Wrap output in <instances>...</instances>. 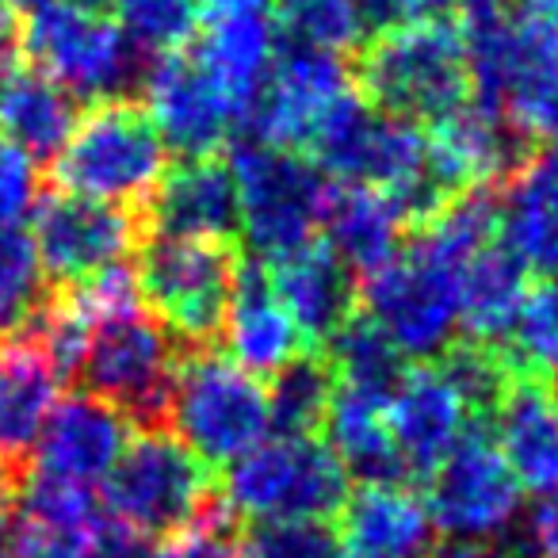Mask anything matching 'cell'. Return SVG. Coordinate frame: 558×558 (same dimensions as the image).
<instances>
[{
    "label": "cell",
    "instance_id": "obj_28",
    "mask_svg": "<svg viewBox=\"0 0 558 558\" xmlns=\"http://www.w3.org/2000/svg\"><path fill=\"white\" fill-rule=\"evenodd\" d=\"M387 405V398L349 387H337V398L329 405V451L364 486H372V482H402V486H410V474H405V463L395 448V436H390Z\"/></svg>",
    "mask_w": 558,
    "mask_h": 558
},
{
    "label": "cell",
    "instance_id": "obj_30",
    "mask_svg": "<svg viewBox=\"0 0 558 558\" xmlns=\"http://www.w3.org/2000/svg\"><path fill=\"white\" fill-rule=\"evenodd\" d=\"M318 352H326V360L333 364L337 387L364 390V395L387 398V402L410 372V360L390 344V337L364 311L352 314L341 333Z\"/></svg>",
    "mask_w": 558,
    "mask_h": 558
},
{
    "label": "cell",
    "instance_id": "obj_31",
    "mask_svg": "<svg viewBox=\"0 0 558 558\" xmlns=\"http://www.w3.org/2000/svg\"><path fill=\"white\" fill-rule=\"evenodd\" d=\"M54 295L32 233L0 226V349L32 333L43 306Z\"/></svg>",
    "mask_w": 558,
    "mask_h": 558
},
{
    "label": "cell",
    "instance_id": "obj_23",
    "mask_svg": "<svg viewBox=\"0 0 558 558\" xmlns=\"http://www.w3.org/2000/svg\"><path fill=\"white\" fill-rule=\"evenodd\" d=\"M222 341L233 364L245 367L248 375H268V379L306 352L303 333L291 322L288 306L271 291L268 268L260 260H245L241 268L230 311H226Z\"/></svg>",
    "mask_w": 558,
    "mask_h": 558
},
{
    "label": "cell",
    "instance_id": "obj_32",
    "mask_svg": "<svg viewBox=\"0 0 558 558\" xmlns=\"http://www.w3.org/2000/svg\"><path fill=\"white\" fill-rule=\"evenodd\" d=\"M271 24L276 35L288 39V47L322 50L337 58H352L367 39L356 0H276Z\"/></svg>",
    "mask_w": 558,
    "mask_h": 558
},
{
    "label": "cell",
    "instance_id": "obj_19",
    "mask_svg": "<svg viewBox=\"0 0 558 558\" xmlns=\"http://www.w3.org/2000/svg\"><path fill=\"white\" fill-rule=\"evenodd\" d=\"M238 187L222 157H184L169 165L146 207V233L238 241Z\"/></svg>",
    "mask_w": 558,
    "mask_h": 558
},
{
    "label": "cell",
    "instance_id": "obj_25",
    "mask_svg": "<svg viewBox=\"0 0 558 558\" xmlns=\"http://www.w3.org/2000/svg\"><path fill=\"white\" fill-rule=\"evenodd\" d=\"M497 238L527 271L547 283L558 279V149H535L532 161L505 184Z\"/></svg>",
    "mask_w": 558,
    "mask_h": 558
},
{
    "label": "cell",
    "instance_id": "obj_40",
    "mask_svg": "<svg viewBox=\"0 0 558 558\" xmlns=\"http://www.w3.org/2000/svg\"><path fill=\"white\" fill-rule=\"evenodd\" d=\"M532 543L539 558H558V494H547L532 517Z\"/></svg>",
    "mask_w": 558,
    "mask_h": 558
},
{
    "label": "cell",
    "instance_id": "obj_39",
    "mask_svg": "<svg viewBox=\"0 0 558 558\" xmlns=\"http://www.w3.org/2000/svg\"><path fill=\"white\" fill-rule=\"evenodd\" d=\"M356 9L367 35L390 32V27L417 20V0H356Z\"/></svg>",
    "mask_w": 558,
    "mask_h": 558
},
{
    "label": "cell",
    "instance_id": "obj_6",
    "mask_svg": "<svg viewBox=\"0 0 558 558\" xmlns=\"http://www.w3.org/2000/svg\"><path fill=\"white\" fill-rule=\"evenodd\" d=\"M245 268L238 241L161 238L146 233L138 245V295L146 311L184 349H215L222 341L226 311Z\"/></svg>",
    "mask_w": 558,
    "mask_h": 558
},
{
    "label": "cell",
    "instance_id": "obj_48",
    "mask_svg": "<svg viewBox=\"0 0 558 558\" xmlns=\"http://www.w3.org/2000/svg\"><path fill=\"white\" fill-rule=\"evenodd\" d=\"M199 4H203V0H199ZM207 4H215V0H207Z\"/></svg>",
    "mask_w": 558,
    "mask_h": 558
},
{
    "label": "cell",
    "instance_id": "obj_38",
    "mask_svg": "<svg viewBox=\"0 0 558 558\" xmlns=\"http://www.w3.org/2000/svg\"><path fill=\"white\" fill-rule=\"evenodd\" d=\"M0 558H32L27 520L16 501V489H0Z\"/></svg>",
    "mask_w": 558,
    "mask_h": 558
},
{
    "label": "cell",
    "instance_id": "obj_41",
    "mask_svg": "<svg viewBox=\"0 0 558 558\" xmlns=\"http://www.w3.org/2000/svg\"><path fill=\"white\" fill-rule=\"evenodd\" d=\"M489 4H501V0H417V16H451V20H463L478 9H489Z\"/></svg>",
    "mask_w": 558,
    "mask_h": 558
},
{
    "label": "cell",
    "instance_id": "obj_14",
    "mask_svg": "<svg viewBox=\"0 0 558 558\" xmlns=\"http://www.w3.org/2000/svg\"><path fill=\"white\" fill-rule=\"evenodd\" d=\"M142 96L165 146L180 157H215L238 126V111L195 50L157 58Z\"/></svg>",
    "mask_w": 558,
    "mask_h": 558
},
{
    "label": "cell",
    "instance_id": "obj_33",
    "mask_svg": "<svg viewBox=\"0 0 558 558\" xmlns=\"http://www.w3.org/2000/svg\"><path fill=\"white\" fill-rule=\"evenodd\" d=\"M108 12L119 32L154 62L192 47L203 24L199 0H108Z\"/></svg>",
    "mask_w": 558,
    "mask_h": 558
},
{
    "label": "cell",
    "instance_id": "obj_43",
    "mask_svg": "<svg viewBox=\"0 0 558 558\" xmlns=\"http://www.w3.org/2000/svg\"><path fill=\"white\" fill-rule=\"evenodd\" d=\"M20 54V24L9 0H0V65Z\"/></svg>",
    "mask_w": 558,
    "mask_h": 558
},
{
    "label": "cell",
    "instance_id": "obj_8",
    "mask_svg": "<svg viewBox=\"0 0 558 558\" xmlns=\"http://www.w3.org/2000/svg\"><path fill=\"white\" fill-rule=\"evenodd\" d=\"M184 352L177 337L138 303L96 314L77 375L88 395L116 405L134 428H165Z\"/></svg>",
    "mask_w": 558,
    "mask_h": 558
},
{
    "label": "cell",
    "instance_id": "obj_11",
    "mask_svg": "<svg viewBox=\"0 0 558 558\" xmlns=\"http://www.w3.org/2000/svg\"><path fill=\"white\" fill-rule=\"evenodd\" d=\"M32 241L54 288H85L88 279L138 253L146 241V218L50 187L35 207Z\"/></svg>",
    "mask_w": 558,
    "mask_h": 558
},
{
    "label": "cell",
    "instance_id": "obj_46",
    "mask_svg": "<svg viewBox=\"0 0 558 558\" xmlns=\"http://www.w3.org/2000/svg\"><path fill=\"white\" fill-rule=\"evenodd\" d=\"M520 4H558V0H520Z\"/></svg>",
    "mask_w": 558,
    "mask_h": 558
},
{
    "label": "cell",
    "instance_id": "obj_18",
    "mask_svg": "<svg viewBox=\"0 0 558 558\" xmlns=\"http://www.w3.org/2000/svg\"><path fill=\"white\" fill-rule=\"evenodd\" d=\"M264 268L306 349H326L344 329V322L360 314V279L322 238Z\"/></svg>",
    "mask_w": 558,
    "mask_h": 558
},
{
    "label": "cell",
    "instance_id": "obj_16",
    "mask_svg": "<svg viewBox=\"0 0 558 558\" xmlns=\"http://www.w3.org/2000/svg\"><path fill=\"white\" fill-rule=\"evenodd\" d=\"M494 444L520 486L558 494V383L527 372L512 360L505 390L489 413Z\"/></svg>",
    "mask_w": 558,
    "mask_h": 558
},
{
    "label": "cell",
    "instance_id": "obj_9",
    "mask_svg": "<svg viewBox=\"0 0 558 558\" xmlns=\"http://www.w3.org/2000/svg\"><path fill=\"white\" fill-rule=\"evenodd\" d=\"M238 215L253 260L271 264L322 238L329 184L303 154L241 138L230 149Z\"/></svg>",
    "mask_w": 558,
    "mask_h": 558
},
{
    "label": "cell",
    "instance_id": "obj_29",
    "mask_svg": "<svg viewBox=\"0 0 558 558\" xmlns=\"http://www.w3.org/2000/svg\"><path fill=\"white\" fill-rule=\"evenodd\" d=\"M337 398V375L326 352L306 349L268 383V425L276 436H314L326 428Z\"/></svg>",
    "mask_w": 558,
    "mask_h": 558
},
{
    "label": "cell",
    "instance_id": "obj_27",
    "mask_svg": "<svg viewBox=\"0 0 558 558\" xmlns=\"http://www.w3.org/2000/svg\"><path fill=\"white\" fill-rule=\"evenodd\" d=\"M322 241L341 256L352 268L356 279L375 276L387 268L398 253H402L405 238V218L383 192L372 187H329L326 215H322Z\"/></svg>",
    "mask_w": 558,
    "mask_h": 558
},
{
    "label": "cell",
    "instance_id": "obj_37",
    "mask_svg": "<svg viewBox=\"0 0 558 558\" xmlns=\"http://www.w3.org/2000/svg\"><path fill=\"white\" fill-rule=\"evenodd\" d=\"M85 558H177L172 543L142 535L123 524H96Z\"/></svg>",
    "mask_w": 558,
    "mask_h": 558
},
{
    "label": "cell",
    "instance_id": "obj_36",
    "mask_svg": "<svg viewBox=\"0 0 558 558\" xmlns=\"http://www.w3.org/2000/svg\"><path fill=\"white\" fill-rule=\"evenodd\" d=\"M39 161L0 134V226H16L39 195Z\"/></svg>",
    "mask_w": 558,
    "mask_h": 558
},
{
    "label": "cell",
    "instance_id": "obj_12",
    "mask_svg": "<svg viewBox=\"0 0 558 558\" xmlns=\"http://www.w3.org/2000/svg\"><path fill=\"white\" fill-rule=\"evenodd\" d=\"M352 70L344 58L306 47H283L271 62L268 85L245 119V138L303 154L311 149L329 111L352 93Z\"/></svg>",
    "mask_w": 558,
    "mask_h": 558
},
{
    "label": "cell",
    "instance_id": "obj_10",
    "mask_svg": "<svg viewBox=\"0 0 558 558\" xmlns=\"http://www.w3.org/2000/svg\"><path fill=\"white\" fill-rule=\"evenodd\" d=\"M165 428L207 466H230L268 436V387L222 352L187 349Z\"/></svg>",
    "mask_w": 558,
    "mask_h": 558
},
{
    "label": "cell",
    "instance_id": "obj_3",
    "mask_svg": "<svg viewBox=\"0 0 558 558\" xmlns=\"http://www.w3.org/2000/svg\"><path fill=\"white\" fill-rule=\"evenodd\" d=\"M20 54L73 100H138L149 77L142 54L111 20L108 0H58L20 32Z\"/></svg>",
    "mask_w": 558,
    "mask_h": 558
},
{
    "label": "cell",
    "instance_id": "obj_21",
    "mask_svg": "<svg viewBox=\"0 0 558 558\" xmlns=\"http://www.w3.org/2000/svg\"><path fill=\"white\" fill-rule=\"evenodd\" d=\"M341 517V535L349 555L364 558H425L436 547V524L428 505L402 482H372L349 494Z\"/></svg>",
    "mask_w": 558,
    "mask_h": 558
},
{
    "label": "cell",
    "instance_id": "obj_42",
    "mask_svg": "<svg viewBox=\"0 0 558 558\" xmlns=\"http://www.w3.org/2000/svg\"><path fill=\"white\" fill-rule=\"evenodd\" d=\"M428 558H509V555L497 550V547H486V543H478V539H456V543H440V547H433V555Z\"/></svg>",
    "mask_w": 558,
    "mask_h": 558
},
{
    "label": "cell",
    "instance_id": "obj_47",
    "mask_svg": "<svg viewBox=\"0 0 558 558\" xmlns=\"http://www.w3.org/2000/svg\"><path fill=\"white\" fill-rule=\"evenodd\" d=\"M344 558H364V555H349V550H344Z\"/></svg>",
    "mask_w": 558,
    "mask_h": 558
},
{
    "label": "cell",
    "instance_id": "obj_4",
    "mask_svg": "<svg viewBox=\"0 0 558 558\" xmlns=\"http://www.w3.org/2000/svg\"><path fill=\"white\" fill-rule=\"evenodd\" d=\"M116 524L154 539H180L222 505L218 478L169 428H138L104 478Z\"/></svg>",
    "mask_w": 558,
    "mask_h": 558
},
{
    "label": "cell",
    "instance_id": "obj_2",
    "mask_svg": "<svg viewBox=\"0 0 558 558\" xmlns=\"http://www.w3.org/2000/svg\"><path fill=\"white\" fill-rule=\"evenodd\" d=\"M169 169V146L142 100H100L77 116L70 142L50 161L47 184L54 192L134 210L146 218Z\"/></svg>",
    "mask_w": 558,
    "mask_h": 558
},
{
    "label": "cell",
    "instance_id": "obj_17",
    "mask_svg": "<svg viewBox=\"0 0 558 558\" xmlns=\"http://www.w3.org/2000/svg\"><path fill=\"white\" fill-rule=\"evenodd\" d=\"M387 421L410 482H425L474 425L466 402L436 364L405 372L387 405Z\"/></svg>",
    "mask_w": 558,
    "mask_h": 558
},
{
    "label": "cell",
    "instance_id": "obj_13",
    "mask_svg": "<svg viewBox=\"0 0 558 558\" xmlns=\"http://www.w3.org/2000/svg\"><path fill=\"white\" fill-rule=\"evenodd\" d=\"M428 517L456 539L497 535L520 505V482L486 425H471L451 456L425 478Z\"/></svg>",
    "mask_w": 558,
    "mask_h": 558
},
{
    "label": "cell",
    "instance_id": "obj_22",
    "mask_svg": "<svg viewBox=\"0 0 558 558\" xmlns=\"http://www.w3.org/2000/svg\"><path fill=\"white\" fill-rule=\"evenodd\" d=\"M195 54L218 81L230 108L238 111V126H245L279 54L271 16H264V9H210L207 32Z\"/></svg>",
    "mask_w": 558,
    "mask_h": 558
},
{
    "label": "cell",
    "instance_id": "obj_44",
    "mask_svg": "<svg viewBox=\"0 0 558 558\" xmlns=\"http://www.w3.org/2000/svg\"><path fill=\"white\" fill-rule=\"evenodd\" d=\"M12 4V12H43V9H50V4H58V0H9Z\"/></svg>",
    "mask_w": 558,
    "mask_h": 558
},
{
    "label": "cell",
    "instance_id": "obj_26",
    "mask_svg": "<svg viewBox=\"0 0 558 558\" xmlns=\"http://www.w3.org/2000/svg\"><path fill=\"white\" fill-rule=\"evenodd\" d=\"M527 276L532 271L501 238L482 245L466 260L463 279H459V322L471 341L494 344V349H505L512 341L520 311L532 295Z\"/></svg>",
    "mask_w": 558,
    "mask_h": 558
},
{
    "label": "cell",
    "instance_id": "obj_15",
    "mask_svg": "<svg viewBox=\"0 0 558 558\" xmlns=\"http://www.w3.org/2000/svg\"><path fill=\"white\" fill-rule=\"evenodd\" d=\"M126 433H131V421L116 405L88 390H77L54 405L27 474L93 489L108 478L116 459L123 456L126 440H131Z\"/></svg>",
    "mask_w": 558,
    "mask_h": 558
},
{
    "label": "cell",
    "instance_id": "obj_20",
    "mask_svg": "<svg viewBox=\"0 0 558 558\" xmlns=\"http://www.w3.org/2000/svg\"><path fill=\"white\" fill-rule=\"evenodd\" d=\"M62 375L47 360V352L35 341L4 344L0 352V463L9 466L16 482H24L27 466L35 459L47 421L58 405Z\"/></svg>",
    "mask_w": 558,
    "mask_h": 558
},
{
    "label": "cell",
    "instance_id": "obj_24",
    "mask_svg": "<svg viewBox=\"0 0 558 558\" xmlns=\"http://www.w3.org/2000/svg\"><path fill=\"white\" fill-rule=\"evenodd\" d=\"M77 100L39 73L24 54L0 65V134L32 161L50 165L77 126Z\"/></svg>",
    "mask_w": 558,
    "mask_h": 558
},
{
    "label": "cell",
    "instance_id": "obj_5",
    "mask_svg": "<svg viewBox=\"0 0 558 558\" xmlns=\"http://www.w3.org/2000/svg\"><path fill=\"white\" fill-rule=\"evenodd\" d=\"M471 256L433 230H413L402 253L360 279V311L390 337L405 360L440 356L456 341L459 279Z\"/></svg>",
    "mask_w": 558,
    "mask_h": 558
},
{
    "label": "cell",
    "instance_id": "obj_7",
    "mask_svg": "<svg viewBox=\"0 0 558 558\" xmlns=\"http://www.w3.org/2000/svg\"><path fill=\"white\" fill-rule=\"evenodd\" d=\"M233 520H333L349 501V471L318 436H276L233 459L218 482Z\"/></svg>",
    "mask_w": 558,
    "mask_h": 558
},
{
    "label": "cell",
    "instance_id": "obj_45",
    "mask_svg": "<svg viewBox=\"0 0 558 558\" xmlns=\"http://www.w3.org/2000/svg\"><path fill=\"white\" fill-rule=\"evenodd\" d=\"M16 486H20V482H16V478H12V474H9V466L0 463V489H16Z\"/></svg>",
    "mask_w": 558,
    "mask_h": 558
},
{
    "label": "cell",
    "instance_id": "obj_49",
    "mask_svg": "<svg viewBox=\"0 0 558 558\" xmlns=\"http://www.w3.org/2000/svg\"><path fill=\"white\" fill-rule=\"evenodd\" d=\"M555 383H558V379H555Z\"/></svg>",
    "mask_w": 558,
    "mask_h": 558
},
{
    "label": "cell",
    "instance_id": "obj_35",
    "mask_svg": "<svg viewBox=\"0 0 558 558\" xmlns=\"http://www.w3.org/2000/svg\"><path fill=\"white\" fill-rule=\"evenodd\" d=\"M245 543V558H344V543L329 520H276L253 524Z\"/></svg>",
    "mask_w": 558,
    "mask_h": 558
},
{
    "label": "cell",
    "instance_id": "obj_1",
    "mask_svg": "<svg viewBox=\"0 0 558 558\" xmlns=\"http://www.w3.org/2000/svg\"><path fill=\"white\" fill-rule=\"evenodd\" d=\"M352 85L383 116L436 123L471 104L463 27L451 16H425L367 35L349 58Z\"/></svg>",
    "mask_w": 558,
    "mask_h": 558
},
{
    "label": "cell",
    "instance_id": "obj_34",
    "mask_svg": "<svg viewBox=\"0 0 558 558\" xmlns=\"http://www.w3.org/2000/svg\"><path fill=\"white\" fill-rule=\"evenodd\" d=\"M509 356L543 379H558V279L532 288L512 329Z\"/></svg>",
    "mask_w": 558,
    "mask_h": 558
}]
</instances>
